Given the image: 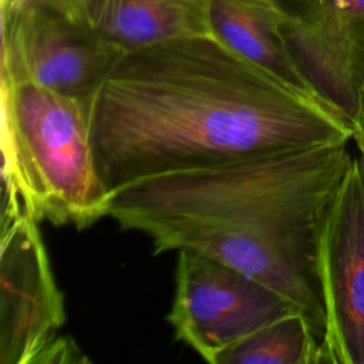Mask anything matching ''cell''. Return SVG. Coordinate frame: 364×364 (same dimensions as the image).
<instances>
[{
	"label": "cell",
	"mask_w": 364,
	"mask_h": 364,
	"mask_svg": "<svg viewBox=\"0 0 364 364\" xmlns=\"http://www.w3.org/2000/svg\"><path fill=\"white\" fill-rule=\"evenodd\" d=\"M343 112L246 61L210 34L122 54L90 108L97 172L129 183L353 139Z\"/></svg>",
	"instance_id": "obj_1"
},
{
	"label": "cell",
	"mask_w": 364,
	"mask_h": 364,
	"mask_svg": "<svg viewBox=\"0 0 364 364\" xmlns=\"http://www.w3.org/2000/svg\"><path fill=\"white\" fill-rule=\"evenodd\" d=\"M347 145L290 149L146 178L111 193L108 218L146 236L154 255L193 250L279 291L309 321L323 364L320 242L354 158Z\"/></svg>",
	"instance_id": "obj_2"
},
{
	"label": "cell",
	"mask_w": 364,
	"mask_h": 364,
	"mask_svg": "<svg viewBox=\"0 0 364 364\" xmlns=\"http://www.w3.org/2000/svg\"><path fill=\"white\" fill-rule=\"evenodd\" d=\"M1 218L27 215L85 229L108 216L109 193L90 141V105L33 82L0 84Z\"/></svg>",
	"instance_id": "obj_3"
},
{
	"label": "cell",
	"mask_w": 364,
	"mask_h": 364,
	"mask_svg": "<svg viewBox=\"0 0 364 364\" xmlns=\"http://www.w3.org/2000/svg\"><path fill=\"white\" fill-rule=\"evenodd\" d=\"M0 84L33 82L91 107L122 53L46 0L0 1Z\"/></svg>",
	"instance_id": "obj_4"
},
{
	"label": "cell",
	"mask_w": 364,
	"mask_h": 364,
	"mask_svg": "<svg viewBox=\"0 0 364 364\" xmlns=\"http://www.w3.org/2000/svg\"><path fill=\"white\" fill-rule=\"evenodd\" d=\"M37 223L27 215L1 218L0 363L82 361L74 341L58 336L64 300Z\"/></svg>",
	"instance_id": "obj_5"
},
{
	"label": "cell",
	"mask_w": 364,
	"mask_h": 364,
	"mask_svg": "<svg viewBox=\"0 0 364 364\" xmlns=\"http://www.w3.org/2000/svg\"><path fill=\"white\" fill-rule=\"evenodd\" d=\"M300 311L266 283L193 250L176 257L175 293L166 316L175 338L205 361L247 334Z\"/></svg>",
	"instance_id": "obj_6"
},
{
	"label": "cell",
	"mask_w": 364,
	"mask_h": 364,
	"mask_svg": "<svg viewBox=\"0 0 364 364\" xmlns=\"http://www.w3.org/2000/svg\"><path fill=\"white\" fill-rule=\"evenodd\" d=\"M326 307L323 363L364 364V158L354 156L320 242Z\"/></svg>",
	"instance_id": "obj_7"
},
{
	"label": "cell",
	"mask_w": 364,
	"mask_h": 364,
	"mask_svg": "<svg viewBox=\"0 0 364 364\" xmlns=\"http://www.w3.org/2000/svg\"><path fill=\"white\" fill-rule=\"evenodd\" d=\"M316 94L353 122L364 82V0H270Z\"/></svg>",
	"instance_id": "obj_8"
},
{
	"label": "cell",
	"mask_w": 364,
	"mask_h": 364,
	"mask_svg": "<svg viewBox=\"0 0 364 364\" xmlns=\"http://www.w3.org/2000/svg\"><path fill=\"white\" fill-rule=\"evenodd\" d=\"M122 54L209 34L208 0H46Z\"/></svg>",
	"instance_id": "obj_9"
},
{
	"label": "cell",
	"mask_w": 364,
	"mask_h": 364,
	"mask_svg": "<svg viewBox=\"0 0 364 364\" xmlns=\"http://www.w3.org/2000/svg\"><path fill=\"white\" fill-rule=\"evenodd\" d=\"M206 17L209 34L225 47L283 84L321 100L296 64L270 0H208Z\"/></svg>",
	"instance_id": "obj_10"
},
{
	"label": "cell",
	"mask_w": 364,
	"mask_h": 364,
	"mask_svg": "<svg viewBox=\"0 0 364 364\" xmlns=\"http://www.w3.org/2000/svg\"><path fill=\"white\" fill-rule=\"evenodd\" d=\"M212 364H321V346L306 317L294 311L225 348Z\"/></svg>",
	"instance_id": "obj_11"
},
{
	"label": "cell",
	"mask_w": 364,
	"mask_h": 364,
	"mask_svg": "<svg viewBox=\"0 0 364 364\" xmlns=\"http://www.w3.org/2000/svg\"><path fill=\"white\" fill-rule=\"evenodd\" d=\"M353 125H354V135L353 139L355 141L360 155L364 158V82L360 88V94H358V105H357V111L353 119Z\"/></svg>",
	"instance_id": "obj_12"
},
{
	"label": "cell",
	"mask_w": 364,
	"mask_h": 364,
	"mask_svg": "<svg viewBox=\"0 0 364 364\" xmlns=\"http://www.w3.org/2000/svg\"><path fill=\"white\" fill-rule=\"evenodd\" d=\"M0 1H10V3H16V1H21V0H0Z\"/></svg>",
	"instance_id": "obj_13"
}]
</instances>
